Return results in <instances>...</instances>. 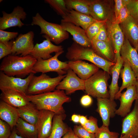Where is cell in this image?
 Segmentation results:
<instances>
[{
    "label": "cell",
    "mask_w": 138,
    "mask_h": 138,
    "mask_svg": "<svg viewBox=\"0 0 138 138\" xmlns=\"http://www.w3.org/2000/svg\"><path fill=\"white\" fill-rule=\"evenodd\" d=\"M37 61L30 54L25 56L11 54L4 58L0 70L9 76L22 78L31 73L35 74L33 68Z\"/></svg>",
    "instance_id": "cell-1"
},
{
    "label": "cell",
    "mask_w": 138,
    "mask_h": 138,
    "mask_svg": "<svg viewBox=\"0 0 138 138\" xmlns=\"http://www.w3.org/2000/svg\"><path fill=\"white\" fill-rule=\"evenodd\" d=\"M29 101L39 110H46L55 114L64 113L63 103L71 101L63 90L53 91L35 95H26Z\"/></svg>",
    "instance_id": "cell-2"
},
{
    "label": "cell",
    "mask_w": 138,
    "mask_h": 138,
    "mask_svg": "<svg viewBox=\"0 0 138 138\" xmlns=\"http://www.w3.org/2000/svg\"><path fill=\"white\" fill-rule=\"evenodd\" d=\"M65 56L69 61L85 60L89 61L110 75L111 68L115 64L100 57L91 48L84 47L74 42L67 48Z\"/></svg>",
    "instance_id": "cell-3"
},
{
    "label": "cell",
    "mask_w": 138,
    "mask_h": 138,
    "mask_svg": "<svg viewBox=\"0 0 138 138\" xmlns=\"http://www.w3.org/2000/svg\"><path fill=\"white\" fill-rule=\"evenodd\" d=\"M110 74L103 70H99L85 81L86 93L95 98H109L107 87Z\"/></svg>",
    "instance_id": "cell-4"
},
{
    "label": "cell",
    "mask_w": 138,
    "mask_h": 138,
    "mask_svg": "<svg viewBox=\"0 0 138 138\" xmlns=\"http://www.w3.org/2000/svg\"><path fill=\"white\" fill-rule=\"evenodd\" d=\"M31 25L39 26L41 29L40 34H44L56 44H59L69 38L68 33L60 25L47 21L39 13L32 17Z\"/></svg>",
    "instance_id": "cell-5"
},
{
    "label": "cell",
    "mask_w": 138,
    "mask_h": 138,
    "mask_svg": "<svg viewBox=\"0 0 138 138\" xmlns=\"http://www.w3.org/2000/svg\"><path fill=\"white\" fill-rule=\"evenodd\" d=\"M66 76L58 75L51 78L45 73L38 76L34 75L29 83L27 95H35L53 91Z\"/></svg>",
    "instance_id": "cell-6"
},
{
    "label": "cell",
    "mask_w": 138,
    "mask_h": 138,
    "mask_svg": "<svg viewBox=\"0 0 138 138\" xmlns=\"http://www.w3.org/2000/svg\"><path fill=\"white\" fill-rule=\"evenodd\" d=\"M64 52L63 50L55 53L54 55L47 60L37 59L33 66V71L35 73L54 72H56L59 75L66 74L67 70L70 68L68 62L61 61L58 59L59 56Z\"/></svg>",
    "instance_id": "cell-7"
},
{
    "label": "cell",
    "mask_w": 138,
    "mask_h": 138,
    "mask_svg": "<svg viewBox=\"0 0 138 138\" xmlns=\"http://www.w3.org/2000/svg\"><path fill=\"white\" fill-rule=\"evenodd\" d=\"M110 2L108 0H89L90 16L98 21L112 22L114 17Z\"/></svg>",
    "instance_id": "cell-8"
},
{
    "label": "cell",
    "mask_w": 138,
    "mask_h": 138,
    "mask_svg": "<svg viewBox=\"0 0 138 138\" xmlns=\"http://www.w3.org/2000/svg\"><path fill=\"white\" fill-rule=\"evenodd\" d=\"M34 74L31 73L26 78L23 79L9 76L1 71L0 88L12 89L27 95L29 83Z\"/></svg>",
    "instance_id": "cell-9"
},
{
    "label": "cell",
    "mask_w": 138,
    "mask_h": 138,
    "mask_svg": "<svg viewBox=\"0 0 138 138\" xmlns=\"http://www.w3.org/2000/svg\"><path fill=\"white\" fill-rule=\"evenodd\" d=\"M138 136V101L136 100L132 110L124 117L121 135L119 138H136Z\"/></svg>",
    "instance_id": "cell-10"
},
{
    "label": "cell",
    "mask_w": 138,
    "mask_h": 138,
    "mask_svg": "<svg viewBox=\"0 0 138 138\" xmlns=\"http://www.w3.org/2000/svg\"><path fill=\"white\" fill-rule=\"evenodd\" d=\"M3 16L0 18V30H4L12 27L21 28L24 25L21 21L26 17L27 14L22 7L18 6L10 13L2 11Z\"/></svg>",
    "instance_id": "cell-11"
},
{
    "label": "cell",
    "mask_w": 138,
    "mask_h": 138,
    "mask_svg": "<svg viewBox=\"0 0 138 138\" xmlns=\"http://www.w3.org/2000/svg\"><path fill=\"white\" fill-rule=\"evenodd\" d=\"M34 33L29 31L24 34H20L15 40L12 47V55L25 56L30 54L33 49Z\"/></svg>",
    "instance_id": "cell-12"
},
{
    "label": "cell",
    "mask_w": 138,
    "mask_h": 138,
    "mask_svg": "<svg viewBox=\"0 0 138 138\" xmlns=\"http://www.w3.org/2000/svg\"><path fill=\"white\" fill-rule=\"evenodd\" d=\"M106 26L110 44L115 55L116 63L117 58L120 56V51L123 44L124 36L119 24L107 21Z\"/></svg>",
    "instance_id": "cell-13"
},
{
    "label": "cell",
    "mask_w": 138,
    "mask_h": 138,
    "mask_svg": "<svg viewBox=\"0 0 138 138\" xmlns=\"http://www.w3.org/2000/svg\"><path fill=\"white\" fill-rule=\"evenodd\" d=\"M43 37L46 39L40 43H36L31 52L30 54L34 57L37 60H47L52 56L51 55L52 53L63 50L62 46L53 44L49 38L44 34Z\"/></svg>",
    "instance_id": "cell-14"
},
{
    "label": "cell",
    "mask_w": 138,
    "mask_h": 138,
    "mask_svg": "<svg viewBox=\"0 0 138 138\" xmlns=\"http://www.w3.org/2000/svg\"><path fill=\"white\" fill-rule=\"evenodd\" d=\"M56 89L65 90L66 95H70L76 90H85V81L77 76L70 68L67 70L66 76L59 83Z\"/></svg>",
    "instance_id": "cell-15"
},
{
    "label": "cell",
    "mask_w": 138,
    "mask_h": 138,
    "mask_svg": "<svg viewBox=\"0 0 138 138\" xmlns=\"http://www.w3.org/2000/svg\"><path fill=\"white\" fill-rule=\"evenodd\" d=\"M97 111L101 118L102 125L109 127L110 119L114 117L117 104L114 100L108 98H97Z\"/></svg>",
    "instance_id": "cell-16"
},
{
    "label": "cell",
    "mask_w": 138,
    "mask_h": 138,
    "mask_svg": "<svg viewBox=\"0 0 138 138\" xmlns=\"http://www.w3.org/2000/svg\"><path fill=\"white\" fill-rule=\"evenodd\" d=\"M1 100L17 108L30 105L31 102L25 95L17 91L7 89L0 88Z\"/></svg>",
    "instance_id": "cell-17"
},
{
    "label": "cell",
    "mask_w": 138,
    "mask_h": 138,
    "mask_svg": "<svg viewBox=\"0 0 138 138\" xmlns=\"http://www.w3.org/2000/svg\"><path fill=\"white\" fill-rule=\"evenodd\" d=\"M137 99L135 85H132L126 88V90L121 94L119 99L120 104L117 109L116 114L124 117L131 112V108L133 101Z\"/></svg>",
    "instance_id": "cell-18"
},
{
    "label": "cell",
    "mask_w": 138,
    "mask_h": 138,
    "mask_svg": "<svg viewBox=\"0 0 138 138\" xmlns=\"http://www.w3.org/2000/svg\"><path fill=\"white\" fill-rule=\"evenodd\" d=\"M60 25L71 34L74 42L84 47L91 48V41L87 36L85 30L70 22H61Z\"/></svg>",
    "instance_id": "cell-19"
},
{
    "label": "cell",
    "mask_w": 138,
    "mask_h": 138,
    "mask_svg": "<svg viewBox=\"0 0 138 138\" xmlns=\"http://www.w3.org/2000/svg\"><path fill=\"white\" fill-rule=\"evenodd\" d=\"M70 68L82 80L85 81L99 70V68L93 64L77 60L68 62Z\"/></svg>",
    "instance_id": "cell-20"
},
{
    "label": "cell",
    "mask_w": 138,
    "mask_h": 138,
    "mask_svg": "<svg viewBox=\"0 0 138 138\" xmlns=\"http://www.w3.org/2000/svg\"><path fill=\"white\" fill-rule=\"evenodd\" d=\"M61 22L71 23L81 27L86 30L94 22L97 21L91 16L78 12L74 10H70L66 15L62 17Z\"/></svg>",
    "instance_id": "cell-21"
},
{
    "label": "cell",
    "mask_w": 138,
    "mask_h": 138,
    "mask_svg": "<svg viewBox=\"0 0 138 138\" xmlns=\"http://www.w3.org/2000/svg\"><path fill=\"white\" fill-rule=\"evenodd\" d=\"M120 54L123 61H127L134 72L136 77H138V53L126 38L120 51Z\"/></svg>",
    "instance_id": "cell-22"
},
{
    "label": "cell",
    "mask_w": 138,
    "mask_h": 138,
    "mask_svg": "<svg viewBox=\"0 0 138 138\" xmlns=\"http://www.w3.org/2000/svg\"><path fill=\"white\" fill-rule=\"evenodd\" d=\"M55 113L46 110H40L38 123V138H48L51 131L53 119Z\"/></svg>",
    "instance_id": "cell-23"
},
{
    "label": "cell",
    "mask_w": 138,
    "mask_h": 138,
    "mask_svg": "<svg viewBox=\"0 0 138 138\" xmlns=\"http://www.w3.org/2000/svg\"><path fill=\"white\" fill-rule=\"evenodd\" d=\"M119 25L124 37L135 48L138 41V20L130 15Z\"/></svg>",
    "instance_id": "cell-24"
},
{
    "label": "cell",
    "mask_w": 138,
    "mask_h": 138,
    "mask_svg": "<svg viewBox=\"0 0 138 138\" xmlns=\"http://www.w3.org/2000/svg\"><path fill=\"white\" fill-rule=\"evenodd\" d=\"M19 118L17 108L1 100L0 102V119L7 123L12 131Z\"/></svg>",
    "instance_id": "cell-25"
},
{
    "label": "cell",
    "mask_w": 138,
    "mask_h": 138,
    "mask_svg": "<svg viewBox=\"0 0 138 138\" xmlns=\"http://www.w3.org/2000/svg\"><path fill=\"white\" fill-rule=\"evenodd\" d=\"M123 61V67L121 69L120 73L122 83L114 99H119L121 92L124 89L131 86L135 85L136 83V77L134 72L128 63L126 61Z\"/></svg>",
    "instance_id": "cell-26"
},
{
    "label": "cell",
    "mask_w": 138,
    "mask_h": 138,
    "mask_svg": "<svg viewBox=\"0 0 138 138\" xmlns=\"http://www.w3.org/2000/svg\"><path fill=\"white\" fill-rule=\"evenodd\" d=\"M91 42V48L97 54L109 62L116 63L115 54L110 43L98 41Z\"/></svg>",
    "instance_id": "cell-27"
},
{
    "label": "cell",
    "mask_w": 138,
    "mask_h": 138,
    "mask_svg": "<svg viewBox=\"0 0 138 138\" xmlns=\"http://www.w3.org/2000/svg\"><path fill=\"white\" fill-rule=\"evenodd\" d=\"M123 62V59L120 56L117 58L115 64L111 67L110 69L112 78L111 84L109 87V99L112 100H114L115 96L119 89L118 82Z\"/></svg>",
    "instance_id": "cell-28"
},
{
    "label": "cell",
    "mask_w": 138,
    "mask_h": 138,
    "mask_svg": "<svg viewBox=\"0 0 138 138\" xmlns=\"http://www.w3.org/2000/svg\"><path fill=\"white\" fill-rule=\"evenodd\" d=\"M65 117L64 113L55 114L53 118L51 131L49 138H61L69 131L70 128L63 121Z\"/></svg>",
    "instance_id": "cell-29"
},
{
    "label": "cell",
    "mask_w": 138,
    "mask_h": 138,
    "mask_svg": "<svg viewBox=\"0 0 138 138\" xmlns=\"http://www.w3.org/2000/svg\"><path fill=\"white\" fill-rule=\"evenodd\" d=\"M19 117L27 122L37 125L40 115V110L33 103L19 108H17Z\"/></svg>",
    "instance_id": "cell-30"
},
{
    "label": "cell",
    "mask_w": 138,
    "mask_h": 138,
    "mask_svg": "<svg viewBox=\"0 0 138 138\" xmlns=\"http://www.w3.org/2000/svg\"><path fill=\"white\" fill-rule=\"evenodd\" d=\"M15 127L24 138H38L37 126L30 124L19 118Z\"/></svg>",
    "instance_id": "cell-31"
},
{
    "label": "cell",
    "mask_w": 138,
    "mask_h": 138,
    "mask_svg": "<svg viewBox=\"0 0 138 138\" xmlns=\"http://www.w3.org/2000/svg\"><path fill=\"white\" fill-rule=\"evenodd\" d=\"M65 2L69 10L73 9L90 16L89 0H65Z\"/></svg>",
    "instance_id": "cell-32"
},
{
    "label": "cell",
    "mask_w": 138,
    "mask_h": 138,
    "mask_svg": "<svg viewBox=\"0 0 138 138\" xmlns=\"http://www.w3.org/2000/svg\"><path fill=\"white\" fill-rule=\"evenodd\" d=\"M44 1L48 4L62 17L65 15L69 10L67 8L65 0H45Z\"/></svg>",
    "instance_id": "cell-33"
},
{
    "label": "cell",
    "mask_w": 138,
    "mask_h": 138,
    "mask_svg": "<svg viewBox=\"0 0 138 138\" xmlns=\"http://www.w3.org/2000/svg\"><path fill=\"white\" fill-rule=\"evenodd\" d=\"M95 134V138H118L119 134L111 131L108 127L103 125L99 129Z\"/></svg>",
    "instance_id": "cell-34"
},
{
    "label": "cell",
    "mask_w": 138,
    "mask_h": 138,
    "mask_svg": "<svg viewBox=\"0 0 138 138\" xmlns=\"http://www.w3.org/2000/svg\"><path fill=\"white\" fill-rule=\"evenodd\" d=\"M106 21H97L92 24L85 30L87 36L91 41Z\"/></svg>",
    "instance_id": "cell-35"
},
{
    "label": "cell",
    "mask_w": 138,
    "mask_h": 138,
    "mask_svg": "<svg viewBox=\"0 0 138 138\" xmlns=\"http://www.w3.org/2000/svg\"><path fill=\"white\" fill-rule=\"evenodd\" d=\"M15 40L4 43L0 42V59L12 53V47Z\"/></svg>",
    "instance_id": "cell-36"
},
{
    "label": "cell",
    "mask_w": 138,
    "mask_h": 138,
    "mask_svg": "<svg viewBox=\"0 0 138 138\" xmlns=\"http://www.w3.org/2000/svg\"><path fill=\"white\" fill-rule=\"evenodd\" d=\"M97 119L92 116L90 117L87 122L82 126L90 133L95 134L99 128Z\"/></svg>",
    "instance_id": "cell-37"
},
{
    "label": "cell",
    "mask_w": 138,
    "mask_h": 138,
    "mask_svg": "<svg viewBox=\"0 0 138 138\" xmlns=\"http://www.w3.org/2000/svg\"><path fill=\"white\" fill-rule=\"evenodd\" d=\"M73 131L75 134L79 138H95V134L89 132L82 126H74Z\"/></svg>",
    "instance_id": "cell-38"
},
{
    "label": "cell",
    "mask_w": 138,
    "mask_h": 138,
    "mask_svg": "<svg viewBox=\"0 0 138 138\" xmlns=\"http://www.w3.org/2000/svg\"><path fill=\"white\" fill-rule=\"evenodd\" d=\"M130 15V12L126 5L123 4L118 17L112 22L114 24L119 25L125 20Z\"/></svg>",
    "instance_id": "cell-39"
},
{
    "label": "cell",
    "mask_w": 138,
    "mask_h": 138,
    "mask_svg": "<svg viewBox=\"0 0 138 138\" xmlns=\"http://www.w3.org/2000/svg\"><path fill=\"white\" fill-rule=\"evenodd\" d=\"M10 126L6 122L0 119V138H9L12 132Z\"/></svg>",
    "instance_id": "cell-40"
},
{
    "label": "cell",
    "mask_w": 138,
    "mask_h": 138,
    "mask_svg": "<svg viewBox=\"0 0 138 138\" xmlns=\"http://www.w3.org/2000/svg\"><path fill=\"white\" fill-rule=\"evenodd\" d=\"M104 41L110 43L106 24L101 27L98 33L93 38L91 41Z\"/></svg>",
    "instance_id": "cell-41"
},
{
    "label": "cell",
    "mask_w": 138,
    "mask_h": 138,
    "mask_svg": "<svg viewBox=\"0 0 138 138\" xmlns=\"http://www.w3.org/2000/svg\"><path fill=\"white\" fill-rule=\"evenodd\" d=\"M126 6L130 15L138 20V0H129Z\"/></svg>",
    "instance_id": "cell-42"
},
{
    "label": "cell",
    "mask_w": 138,
    "mask_h": 138,
    "mask_svg": "<svg viewBox=\"0 0 138 138\" xmlns=\"http://www.w3.org/2000/svg\"><path fill=\"white\" fill-rule=\"evenodd\" d=\"M17 32H10L0 30V42L6 43L16 38Z\"/></svg>",
    "instance_id": "cell-43"
},
{
    "label": "cell",
    "mask_w": 138,
    "mask_h": 138,
    "mask_svg": "<svg viewBox=\"0 0 138 138\" xmlns=\"http://www.w3.org/2000/svg\"><path fill=\"white\" fill-rule=\"evenodd\" d=\"M114 2L115 4L114 8V20L117 18L118 17L123 5L122 0H114Z\"/></svg>",
    "instance_id": "cell-44"
},
{
    "label": "cell",
    "mask_w": 138,
    "mask_h": 138,
    "mask_svg": "<svg viewBox=\"0 0 138 138\" xmlns=\"http://www.w3.org/2000/svg\"><path fill=\"white\" fill-rule=\"evenodd\" d=\"M92 101V98L88 94L83 96L81 97L80 100L81 104L84 107L89 106L91 104Z\"/></svg>",
    "instance_id": "cell-45"
},
{
    "label": "cell",
    "mask_w": 138,
    "mask_h": 138,
    "mask_svg": "<svg viewBox=\"0 0 138 138\" xmlns=\"http://www.w3.org/2000/svg\"><path fill=\"white\" fill-rule=\"evenodd\" d=\"M18 133L15 127L12 131L11 134L9 138H24L21 135H18Z\"/></svg>",
    "instance_id": "cell-46"
},
{
    "label": "cell",
    "mask_w": 138,
    "mask_h": 138,
    "mask_svg": "<svg viewBox=\"0 0 138 138\" xmlns=\"http://www.w3.org/2000/svg\"><path fill=\"white\" fill-rule=\"evenodd\" d=\"M75 134L71 129L63 136L62 138H73Z\"/></svg>",
    "instance_id": "cell-47"
},
{
    "label": "cell",
    "mask_w": 138,
    "mask_h": 138,
    "mask_svg": "<svg viewBox=\"0 0 138 138\" xmlns=\"http://www.w3.org/2000/svg\"><path fill=\"white\" fill-rule=\"evenodd\" d=\"M88 119L86 116H80L79 117V123L81 126L84 125L88 121Z\"/></svg>",
    "instance_id": "cell-48"
},
{
    "label": "cell",
    "mask_w": 138,
    "mask_h": 138,
    "mask_svg": "<svg viewBox=\"0 0 138 138\" xmlns=\"http://www.w3.org/2000/svg\"><path fill=\"white\" fill-rule=\"evenodd\" d=\"M80 116V115L73 114L72 116L71 120L73 122L75 123H79Z\"/></svg>",
    "instance_id": "cell-49"
},
{
    "label": "cell",
    "mask_w": 138,
    "mask_h": 138,
    "mask_svg": "<svg viewBox=\"0 0 138 138\" xmlns=\"http://www.w3.org/2000/svg\"><path fill=\"white\" fill-rule=\"evenodd\" d=\"M136 83L135 85L137 94L136 100L138 101V77H136Z\"/></svg>",
    "instance_id": "cell-50"
},
{
    "label": "cell",
    "mask_w": 138,
    "mask_h": 138,
    "mask_svg": "<svg viewBox=\"0 0 138 138\" xmlns=\"http://www.w3.org/2000/svg\"><path fill=\"white\" fill-rule=\"evenodd\" d=\"M136 50L138 53V41L136 45V46L135 48Z\"/></svg>",
    "instance_id": "cell-51"
},
{
    "label": "cell",
    "mask_w": 138,
    "mask_h": 138,
    "mask_svg": "<svg viewBox=\"0 0 138 138\" xmlns=\"http://www.w3.org/2000/svg\"><path fill=\"white\" fill-rule=\"evenodd\" d=\"M73 138H79L75 134H74Z\"/></svg>",
    "instance_id": "cell-52"
},
{
    "label": "cell",
    "mask_w": 138,
    "mask_h": 138,
    "mask_svg": "<svg viewBox=\"0 0 138 138\" xmlns=\"http://www.w3.org/2000/svg\"><path fill=\"white\" fill-rule=\"evenodd\" d=\"M136 138H138V136H137V137H136Z\"/></svg>",
    "instance_id": "cell-53"
},
{
    "label": "cell",
    "mask_w": 138,
    "mask_h": 138,
    "mask_svg": "<svg viewBox=\"0 0 138 138\" xmlns=\"http://www.w3.org/2000/svg\"><path fill=\"white\" fill-rule=\"evenodd\" d=\"M48 138H49V137H48Z\"/></svg>",
    "instance_id": "cell-54"
}]
</instances>
